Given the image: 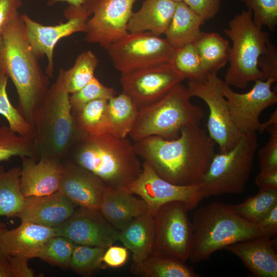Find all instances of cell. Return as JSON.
<instances>
[{"mask_svg": "<svg viewBox=\"0 0 277 277\" xmlns=\"http://www.w3.org/2000/svg\"><path fill=\"white\" fill-rule=\"evenodd\" d=\"M216 143L200 126L183 128L180 136L167 140L156 135L134 142L137 156L162 179L173 184H200L215 154Z\"/></svg>", "mask_w": 277, "mask_h": 277, "instance_id": "cell-1", "label": "cell"}, {"mask_svg": "<svg viewBox=\"0 0 277 277\" xmlns=\"http://www.w3.org/2000/svg\"><path fill=\"white\" fill-rule=\"evenodd\" d=\"M58 2H65L69 5L74 6H80L84 3V0H51L50 3L51 4Z\"/></svg>", "mask_w": 277, "mask_h": 277, "instance_id": "cell-50", "label": "cell"}, {"mask_svg": "<svg viewBox=\"0 0 277 277\" xmlns=\"http://www.w3.org/2000/svg\"><path fill=\"white\" fill-rule=\"evenodd\" d=\"M75 245L66 237L54 235L45 243L37 258L63 269L69 268Z\"/></svg>", "mask_w": 277, "mask_h": 277, "instance_id": "cell-38", "label": "cell"}, {"mask_svg": "<svg viewBox=\"0 0 277 277\" xmlns=\"http://www.w3.org/2000/svg\"><path fill=\"white\" fill-rule=\"evenodd\" d=\"M121 73L170 63L175 49L166 38L149 32L129 33L106 49Z\"/></svg>", "mask_w": 277, "mask_h": 277, "instance_id": "cell-9", "label": "cell"}, {"mask_svg": "<svg viewBox=\"0 0 277 277\" xmlns=\"http://www.w3.org/2000/svg\"><path fill=\"white\" fill-rule=\"evenodd\" d=\"M65 159L91 172L113 189L127 188L142 170L130 141L107 132L78 134Z\"/></svg>", "mask_w": 277, "mask_h": 277, "instance_id": "cell-3", "label": "cell"}, {"mask_svg": "<svg viewBox=\"0 0 277 277\" xmlns=\"http://www.w3.org/2000/svg\"><path fill=\"white\" fill-rule=\"evenodd\" d=\"M21 168L5 170L0 166V216L17 217L26 197L21 188Z\"/></svg>", "mask_w": 277, "mask_h": 277, "instance_id": "cell-29", "label": "cell"}, {"mask_svg": "<svg viewBox=\"0 0 277 277\" xmlns=\"http://www.w3.org/2000/svg\"><path fill=\"white\" fill-rule=\"evenodd\" d=\"M7 229L6 225L4 223L0 222V235Z\"/></svg>", "mask_w": 277, "mask_h": 277, "instance_id": "cell-51", "label": "cell"}, {"mask_svg": "<svg viewBox=\"0 0 277 277\" xmlns=\"http://www.w3.org/2000/svg\"><path fill=\"white\" fill-rule=\"evenodd\" d=\"M38 60L29 44L25 24L18 14L3 32L0 73L11 78L18 95L16 108L31 125L49 88V77L42 72Z\"/></svg>", "mask_w": 277, "mask_h": 277, "instance_id": "cell-2", "label": "cell"}, {"mask_svg": "<svg viewBox=\"0 0 277 277\" xmlns=\"http://www.w3.org/2000/svg\"><path fill=\"white\" fill-rule=\"evenodd\" d=\"M170 64L184 80L202 82L207 78L193 43L175 49Z\"/></svg>", "mask_w": 277, "mask_h": 277, "instance_id": "cell-34", "label": "cell"}, {"mask_svg": "<svg viewBox=\"0 0 277 277\" xmlns=\"http://www.w3.org/2000/svg\"><path fill=\"white\" fill-rule=\"evenodd\" d=\"M64 15L68 21L54 26H45L34 21L27 14L20 15L32 51L38 59L45 55L47 58L46 72L49 77L53 76V51L55 45L64 37L76 32L85 33L87 21L91 13L83 4L80 6L69 5L64 10Z\"/></svg>", "mask_w": 277, "mask_h": 277, "instance_id": "cell-12", "label": "cell"}, {"mask_svg": "<svg viewBox=\"0 0 277 277\" xmlns=\"http://www.w3.org/2000/svg\"><path fill=\"white\" fill-rule=\"evenodd\" d=\"M128 249L125 247L113 245L107 248L102 258L103 263L110 268H119L127 262L128 259Z\"/></svg>", "mask_w": 277, "mask_h": 277, "instance_id": "cell-45", "label": "cell"}, {"mask_svg": "<svg viewBox=\"0 0 277 277\" xmlns=\"http://www.w3.org/2000/svg\"><path fill=\"white\" fill-rule=\"evenodd\" d=\"M21 0H0V52L3 46V34L9 22L17 14Z\"/></svg>", "mask_w": 277, "mask_h": 277, "instance_id": "cell-44", "label": "cell"}, {"mask_svg": "<svg viewBox=\"0 0 277 277\" xmlns=\"http://www.w3.org/2000/svg\"><path fill=\"white\" fill-rule=\"evenodd\" d=\"M193 43L207 75L217 73L228 62L230 51L229 42L220 34L202 31Z\"/></svg>", "mask_w": 277, "mask_h": 277, "instance_id": "cell-27", "label": "cell"}, {"mask_svg": "<svg viewBox=\"0 0 277 277\" xmlns=\"http://www.w3.org/2000/svg\"><path fill=\"white\" fill-rule=\"evenodd\" d=\"M270 137L258 152L260 172L277 169V130L269 133Z\"/></svg>", "mask_w": 277, "mask_h": 277, "instance_id": "cell-41", "label": "cell"}, {"mask_svg": "<svg viewBox=\"0 0 277 277\" xmlns=\"http://www.w3.org/2000/svg\"><path fill=\"white\" fill-rule=\"evenodd\" d=\"M189 260L198 263L215 251L241 241L265 236L260 227L236 214L222 202L203 205L193 213Z\"/></svg>", "mask_w": 277, "mask_h": 277, "instance_id": "cell-4", "label": "cell"}, {"mask_svg": "<svg viewBox=\"0 0 277 277\" xmlns=\"http://www.w3.org/2000/svg\"><path fill=\"white\" fill-rule=\"evenodd\" d=\"M195 13L208 21L219 12L221 0H183Z\"/></svg>", "mask_w": 277, "mask_h": 277, "instance_id": "cell-43", "label": "cell"}, {"mask_svg": "<svg viewBox=\"0 0 277 277\" xmlns=\"http://www.w3.org/2000/svg\"><path fill=\"white\" fill-rule=\"evenodd\" d=\"M147 204L148 211L153 216L164 204L173 201L185 203L189 210L195 209L204 198L201 185L180 186L160 177L149 164L144 162L139 176L127 187Z\"/></svg>", "mask_w": 277, "mask_h": 277, "instance_id": "cell-15", "label": "cell"}, {"mask_svg": "<svg viewBox=\"0 0 277 277\" xmlns=\"http://www.w3.org/2000/svg\"><path fill=\"white\" fill-rule=\"evenodd\" d=\"M115 90L105 86L94 76L84 87L69 96L71 110H76L96 100H109L116 95Z\"/></svg>", "mask_w": 277, "mask_h": 277, "instance_id": "cell-39", "label": "cell"}, {"mask_svg": "<svg viewBox=\"0 0 277 277\" xmlns=\"http://www.w3.org/2000/svg\"><path fill=\"white\" fill-rule=\"evenodd\" d=\"M138 109L130 98L122 93L108 101L107 133L126 138L136 119Z\"/></svg>", "mask_w": 277, "mask_h": 277, "instance_id": "cell-31", "label": "cell"}, {"mask_svg": "<svg viewBox=\"0 0 277 277\" xmlns=\"http://www.w3.org/2000/svg\"><path fill=\"white\" fill-rule=\"evenodd\" d=\"M258 147L256 132L248 131L231 150L215 153L200 184L204 197L242 193Z\"/></svg>", "mask_w": 277, "mask_h": 277, "instance_id": "cell-8", "label": "cell"}, {"mask_svg": "<svg viewBox=\"0 0 277 277\" xmlns=\"http://www.w3.org/2000/svg\"><path fill=\"white\" fill-rule=\"evenodd\" d=\"M136 1L84 0L83 4L92 15L86 23L85 40L106 49L127 35V25Z\"/></svg>", "mask_w": 277, "mask_h": 277, "instance_id": "cell-13", "label": "cell"}, {"mask_svg": "<svg viewBox=\"0 0 277 277\" xmlns=\"http://www.w3.org/2000/svg\"><path fill=\"white\" fill-rule=\"evenodd\" d=\"M106 248L75 244L69 267L74 272L89 276L103 268L102 258Z\"/></svg>", "mask_w": 277, "mask_h": 277, "instance_id": "cell-36", "label": "cell"}, {"mask_svg": "<svg viewBox=\"0 0 277 277\" xmlns=\"http://www.w3.org/2000/svg\"><path fill=\"white\" fill-rule=\"evenodd\" d=\"M276 205L277 188L259 189L255 195L240 204H228L236 214L255 224Z\"/></svg>", "mask_w": 277, "mask_h": 277, "instance_id": "cell-33", "label": "cell"}, {"mask_svg": "<svg viewBox=\"0 0 277 277\" xmlns=\"http://www.w3.org/2000/svg\"><path fill=\"white\" fill-rule=\"evenodd\" d=\"M61 72L49 87L32 121L33 138L38 159H65L78 136Z\"/></svg>", "mask_w": 277, "mask_h": 277, "instance_id": "cell-5", "label": "cell"}, {"mask_svg": "<svg viewBox=\"0 0 277 277\" xmlns=\"http://www.w3.org/2000/svg\"><path fill=\"white\" fill-rule=\"evenodd\" d=\"M28 156L37 160L33 138L19 135L8 126L0 127V162L13 156Z\"/></svg>", "mask_w": 277, "mask_h": 277, "instance_id": "cell-35", "label": "cell"}, {"mask_svg": "<svg viewBox=\"0 0 277 277\" xmlns=\"http://www.w3.org/2000/svg\"><path fill=\"white\" fill-rule=\"evenodd\" d=\"M99 210L109 223L120 231L133 219L147 212L148 206L143 199L135 197L127 188L107 187Z\"/></svg>", "mask_w": 277, "mask_h": 277, "instance_id": "cell-23", "label": "cell"}, {"mask_svg": "<svg viewBox=\"0 0 277 277\" xmlns=\"http://www.w3.org/2000/svg\"><path fill=\"white\" fill-rule=\"evenodd\" d=\"M0 277H14L12 265L5 257L0 256Z\"/></svg>", "mask_w": 277, "mask_h": 277, "instance_id": "cell-49", "label": "cell"}, {"mask_svg": "<svg viewBox=\"0 0 277 277\" xmlns=\"http://www.w3.org/2000/svg\"><path fill=\"white\" fill-rule=\"evenodd\" d=\"M54 229L56 235L66 237L76 245L107 248L119 241L120 230L98 210L77 207L69 219Z\"/></svg>", "mask_w": 277, "mask_h": 277, "instance_id": "cell-17", "label": "cell"}, {"mask_svg": "<svg viewBox=\"0 0 277 277\" xmlns=\"http://www.w3.org/2000/svg\"><path fill=\"white\" fill-rule=\"evenodd\" d=\"M258 66L265 80L277 81V49L270 41L265 53L259 58Z\"/></svg>", "mask_w": 277, "mask_h": 277, "instance_id": "cell-42", "label": "cell"}, {"mask_svg": "<svg viewBox=\"0 0 277 277\" xmlns=\"http://www.w3.org/2000/svg\"><path fill=\"white\" fill-rule=\"evenodd\" d=\"M264 235L270 238L277 234V205H275L257 224Z\"/></svg>", "mask_w": 277, "mask_h": 277, "instance_id": "cell-46", "label": "cell"}, {"mask_svg": "<svg viewBox=\"0 0 277 277\" xmlns=\"http://www.w3.org/2000/svg\"><path fill=\"white\" fill-rule=\"evenodd\" d=\"M21 188L25 197L47 195L58 191L62 161L42 156H22Z\"/></svg>", "mask_w": 277, "mask_h": 277, "instance_id": "cell-19", "label": "cell"}, {"mask_svg": "<svg viewBox=\"0 0 277 277\" xmlns=\"http://www.w3.org/2000/svg\"><path fill=\"white\" fill-rule=\"evenodd\" d=\"M76 207L66 196L58 191L47 195L26 197L17 217L22 221L54 228L69 219Z\"/></svg>", "mask_w": 277, "mask_h": 277, "instance_id": "cell-22", "label": "cell"}, {"mask_svg": "<svg viewBox=\"0 0 277 277\" xmlns=\"http://www.w3.org/2000/svg\"><path fill=\"white\" fill-rule=\"evenodd\" d=\"M8 76L0 73V114L8 123V126L16 133L33 138L31 124L22 115L10 101L7 92Z\"/></svg>", "mask_w": 277, "mask_h": 277, "instance_id": "cell-37", "label": "cell"}, {"mask_svg": "<svg viewBox=\"0 0 277 277\" xmlns=\"http://www.w3.org/2000/svg\"><path fill=\"white\" fill-rule=\"evenodd\" d=\"M190 98L186 87L179 84L158 102L138 110L129 135L134 142L152 135L173 140L183 128L200 126L204 112Z\"/></svg>", "mask_w": 277, "mask_h": 277, "instance_id": "cell-6", "label": "cell"}, {"mask_svg": "<svg viewBox=\"0 0 277 277\" xmlns=\"http://www.w3.org/2000/svg\"><path fill=\"white\" fill-rule=\"evenodd\" d=\"M108 100H96L72 110L78 134L97 135L107 132Z\"/></svg>", "mask_w": 277, "mask_h": 277, "instance_id": "cell-30", "label": "cell"}, {"mask_svg": "<svg viewBox=\"0 0 277 277\" xmlns=\"http://www.w3.org/2000/svg\"><path fill=\"white\" fill-rule=\"evenodd\" d=\"M189 209L180 201L162 205L154 215L155 242L152 254L184 262L189 259L193 236Z\"/></svg>", "mask_w": 277, "mask_h": 277, "instance_id": "cell-10", "label": "cell"}, {"mask_svg": "<svg viewBox=\"0 0 277 277\" xmlns=\"http://www.w3.org/2000/svg\"><path fill=\"white\" fill-rule=\"evenodd\" d=\"M277 130V110L272 112L268 119L263 123H261L259 132L263 133L268 131L269 133L273 130Z\"/></svg>", "mask_w": 277, "mask_h": 277, "instance_id": "cell-48", "label": "cell"}, {"mask_svg": "<svg viewBox=\"0 0 277 277\" xmlns=\"http://www.w3.org/2000/svg\"><path fill=\"white\" fill-rule=\"evenodd\" d=\"M177 2L172 0H144L140 9L132 13L127 25L129 33H165L173 16Z\"/></svg>", "mask_w": 277, "mask_h": 277, "instance_id": "cell-24", "label": "cell"}, {"mask_svg": "<svg viewBox=\"0 0 277 277\" xmlns=\"http://www.w3.org/2000/svg\"><path fill=\"white\" fill-rule=\"evenodd\" d=\"M54 235L53 228L22 221L17 227L7 229L0 235V256L28 260L37 258L45 243Z\"/></svg>", "mask_w": 277, "mask_h": 277, "instance_id": "cell-20", "label": "cell"}, {"mask_svg": "<svg viewBox=\"0 0 277 277\" xmlns=\"http://www.w3.org/2000/svg\"><path fill=\"white\" fill-rule=\"evenodd\" d=\"M186 88L191 97H199L207 104L209 111L208 135L219 145V151L232 149L242 134L232 121L226 99L210 76L202 82L188 81Z\"/></svg>", "mask_w": 277, "mask_h": 277, "instance_id": "cell-14", "label": "cell"}, {"mask_svg": "<svg viewBox=\"0 0 277 277\" xmlns=\"http://www.w3.org/2000/svg\"><path fill=\"white\" fill-rule=\"evenodd\" d=\"M252 11L253 21L271 31L277 24V0H241Z\"/></svg>", "mask_w": 277, "mask_h": 277, "instance_id": "cell-40", "label": "cell"}, {"mask_svg": "<svg viewBox=\"0 0 277 277\" xmlns=\"http://www.w3.org/2000/svg\"><path fill=\"white\" fill-rule=\"evenodd\" d=\"M253 20L248 9L238 13L229 22L225 34L231 40L229 61L230 66L224 81L229 86L246 88L249 82L265 80L258 66L270 41L269 33Z\"/></svg>", "mask_w": 277, "mask_h": 277, "instance_id": "cell-7", "label": "cell"}, {"mask_svg": "<svg viewBox=\"0 0 277 277\" xmlns=\"http://www.w3.org/2000/svg\"><path fill=\"white\" fill-rule=\"evenodd\" d=\"M155 234L154 216L147 211L120 231L119 241L132 252L133 263L138 264L152 253Z\"/></svg>", "mask_w": 277, "mask_h": 277, "instance_id": "cell-25", "label": "cell"}, {"mask_svg": "<svg viewBox=\"0 0 277 277\" xmlns=\"http://www.w3.org/2000/svg\"><path fill=\"white\" fill-rule=\"evenodd\" d=\"M262 236L231 244L225 249L239 258L256 277L277 276L276 240Z\"/></svg>", "mask_w": 277, "mask_h": 277, "instance_id": "cell-21", "label": "cell"}, {"mask_svg": "<svg viewBox=\"0 0 277 277\" xmlns=\"http://www.w3.org/2000/svg\"><path fill=\"white\" fill-rule=\"evenodd\" d=\"M208 75L226 99L231 118L238 130L242 134L259 131L261 112L277 102L276 88L271 89L274 82L270 80H256L250 91L239 93L233 91L217 73Z\"/></svg>", "mask_w": 277, "mask_h": 277, "instance_id": "cell-11", "label": "cell"}, {"mask_svg": "<svg viewBox=\"0 0 277 277\" xmlns=\"http://www.w3.org/2000/svg\"><path fill=\"white\" fill-rule=\"evenodd\" d=\"M185 80L170 63L127 73H122V93L138 110L158 102Z\"/></svg>", "mask_w": 277, "mask_h": 277, "instance_id": "cell-16", "label": "cell"}, {"mask_svg": "<svg viewBox=\"0 0 277 277\" xmlns=\"http://www.w3.org/2000/svg\"><path fill=\"white\" fill-rule=\"evenodd\" d=\"M206 22L183 2H177L171 22L165 33L166 39L175 49L193 43L200 36Z\"/></svg>", "mask_w": 277, "mask_h": 277, "instance_id": "cell-26", "label": "cell"}, {"mask_svg": "<svg viewBox=\"0 0 277 277\" xmlns=\"http://www.w3.org/2000/svg\"><path fill=\"white\" fill-rule=\"evenodd\" d=\"M255 183L259 189L277 188V169L260 172L255 177Z\"/></svg>", "mask_w": 277, "mask_h": 277, "instance_id": "cell-47", "label": "cell"}, {"mask_svg": "<svg viewBox=\"0 0 277 277\" xmlns=\"http://www.w3.org/2000/svg\"><path fill=\"white\" fill-rule=\"evenodd\" d=\"M98 63L97 56L91 51L82 52L75 60L73 66L67 70L61 69L63 86L70 94L84 87L94 76Z\"/></svg>", "mask_w": 277, "mask_h": 277, "instance_id": "cell-32", "label": "cell"}, {"mask_svg": "<svg viewBox=\"0 0 277 277\" xmlns=\"http://www.w3.org/2000/svg\"><path fill=\"white\" fill-rule=\"evenodd\" d=\"M97 176L74 162L62 161V173L58 191L76 207L100 209L107 189Z\"/></svg>", "mask_w": 277, "mask_h": 277, "instance_id": "cell-18", "label": "cell"}, {"mask_svg": "<svg viewBox=\"0 0 277 277\" xmlns=\"http://www.w3.org/2000/svg\"><path fill=\"white\" fill-rule=\"evenodd\" d=\"M131 272L139 277H199L185 262L173 258L151 254L143 262L133 263Z\"/></svg>", "mask_w": 277, "mask_h": 277, "instance_id": "cell-28", "label": "cell"}, {"mask_svg": "<svg viewBox=\"0 0 277 277\" xmlns=\"http://www.w3.org/2000/svg\"><path fill=\"white\" fill-rule=\"evenodd\" d=\"M175 2H183V0H172Z\"/></svg>", "mask_w": 277, "mask_h": 277, "instance_id": "cell-52", "label": "cell"}]
</instances>
